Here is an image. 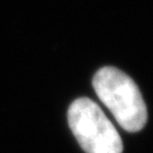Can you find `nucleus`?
Masks as SVG:
<instances>
[{
    "label": "nucleus",
    "mask_w": 153,
    "mask_h": 153,
    "mask_svg": "<svg viewBox=\"0 0 153 153\" xmlns=\"http://www.w3.org/2000/svg\"><path fill=\"white\" fill-rule=\"evenodd\" d=\"M69 127L86 153H122V139L102 110L88 98L69 107Z\"/></svg>",
    "instance_id": "obj_2"
},
{
    "label": "nucleus",
    "mask_w": 153,
    "mask_h": 153,
    "mask_svg": "<svg viewBox=\"0 0 153 153\" xmlns=\"http://www.w3.org/2000/svg\"><path fill=\"white\" fill-rule=\"evenodd\" d=\"M93 87L111 111L117 123L127 131H140L147 122V110L136 83L123 71L105 66L93 79Z\"/></svg>",
    "instance_id": "obj_1"
}]
</instances>
